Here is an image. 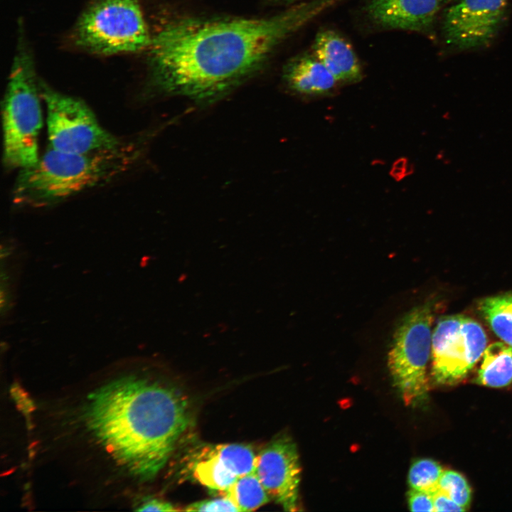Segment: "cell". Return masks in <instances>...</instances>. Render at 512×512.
Here are the masks:
<instances>
[{
    "label": "cell",
    "instance_id": "obj_26",
    "mask_svg": "<svg viewBox=\"0 0 512 512\" xmlns=\"http://www.w3.org/2000/svg\"><path fill=\"white\" fill-rule=\"evenodd\" d=\"M452 1V0H444V1Z\"/></svg>",
    "mask_w": 512,
    "mask_h": 512
},
{
    "label": "cell",
    "instance_id": "obj_21",
    "mask_svg": "<svg viewBox=\"0 0 512 512\" xmlns=\"http://www.w3.org/2000/svg\"><path fill=\"white\" fill-rule=\"evenodd\" d=\"M408 502L412 511H434L432 496L428 492L411 489Z\"/></svg>",
    "mask_w": 512,
    "mask_h": 512
},
{
    "label": "cell",
    "instance_id": "obj_9",
    "mask_svg": "<svg viewBox=\"0 0 512 512\" xmlns=\"http://www.w3.org/2000/svg\"><path fill=\"white\" fill-rule=\"evenodd\" d=\"M509 0H458L445 11L446 43L460 50L489 45L505 18Z\"/></svg>",
    "mask_w": 512,
    "mask_h": 512
},
{
    "label": "cell",
    "instance_id": "obj_1",
    "mask_svg": "<svg viewBox=\"0 0 512 512\" xmlns=\"http://www.w3.org/2000/svg\"><path fill=\"white\" fill-rule=\"evenodd\" d=\"M341 0H311L274 16L166 24L149 47L156 85L166 92L210 101L258 68L282 41Z\"/></svg>",
    "mask_w": 512,
    "mask_h": 512
},
{
    "label": "cell",
    "instance_id": "obj_18",
    "mask_svg": "<svg viewBox=\"0 0 512 512\" xmlns=\"http://www.w3.org/2000/svg\"><path fill=\"white\" fill-rule=\"evenodd\" d=\"M444 470L441 465L430 459L415 462L409 471L408 483L412 489L424 491L430 494L438 489Z\"/></svg>",
    "mask_w": 512,
    "mask_h": 512
},
{
    "label": "cell",
    "instance_id": "obj_22",
    "mask_svg": "<svg viewBox=\"0 0 512 512\" xmlns=\"http://www.w3.org/2000/svg\"><path fill=\"white\" fill-rule=\"evenodd\" d=\"M434 511H464L463 507L455 503L448 495L439 488L431 494Z\"/></svg>",
    "mask_w": 512,
    "mask_h": 512
},
{
    "label": "cell",
    "instance_id": "obj_17",
    "mask_svg": "<svg viewBox=\"0 0 512 512\" xmlns=\"http://www.w3.org/2000/svg\"><path fill=\"white\" fill-rule=\"evenodd\" d=\"M221 494L228 497L239 511L256 510L269 502L271 498L253 471L238 477L234 483Z\"/></svg>",
    "mask_w": 512,
    "mask_h": 512
},
{
    "label": "cell",
    "instance_id": "obj_11",
    "mask_svg": "<svg viewBox=\"0 0 512 512\" xmlns=\"http://www.w3.org/2000/svg\"><path fill=\"white\" fill-rule=\"evenodd\" d=\"M301 471L296 444L289 437L274 438L256 454L253 471L270 497L287 511L299 510Z\"/></svg>",
    "mask_w": 512,
    "mask_h": 512
},
{
    "label": "cell",
    "instance_id": "obj_3",
    "mask_svg": "<svg viewBox=\"0 0 512 512\" xmlns=\"http://www.w3.org/2000/svg\"><path fill=\"white\" fill-rule=\"evenodd\" d=\"M131 143L95 152L75 154L51 149L33 166L20 170L14 201L21 206H48L110 182L131 168L137 157Z\"/></svg>",
    "mask_w": 512,
    "mask_h": 512
},
{
    "label": "cell",
    "instance_id": "obj_14",
    "mask_svg": "<svg viewBox=\"0 0 512 512\" xmlns=\"http://www.w3.org/2000/svg\"><path fill=\"white\" fill-rule=\"evenodd\" d=\"M284 78L292 89L306 95L324 94L338 82L314 55H304L292 60L285 69Z\"/></svg>",
    "mask_w": 512,
    "mask_h": 512
},
{
    "label": "cell",
    "instance_id": "obj_25",
    "mask_svg": "<svg viewBox=\"0 0 512 512\" xmlns=\"http://www.w3.org/2000/svg\"><path fill=\"white\" fill-rule=\"evenodd\" d=\"M277 1L289 3V2H292V1H294V0H277Z\"/></svg>",
    "mask_w": 512,
    "mask_h": 512
},
{
    "label": "cell",
    "instance_id": "obj_6",
    "mask_svg": "<svg viewBox=\"0 0 512 512\" xmlns=\"http://www.w3.org/2000/svg\"><path fill=\"white\" fill-rule=\"evenodd\" d=\"M433 309L431 302L417 306L400 320L388 356L394 386L406 405L426 400L427 365L431 355Z\"/></svg>",
    "mask_w": 512,
    "mask_h": 512
},
{
    "label": "cell",
    "instance_id": "obj_12",
    "mask_svg": "<svg viewBox=\"0 0 512 512\" xmlns=\"http://www.w3.org/2000/svg\"><path fill=\"white\" fill-rule=\"evenodd\" d=\"M444 0H367L366 11L388 28L424 31L430 28Z\"/></svg>",
    "mask_w": 512,
    "mask_h": 512
},
{
    "label": "cell",
    "instance_id": "obj_8",
    "mask_svg": "<svg viewBox=\"0 0 512 512\" xmlns=\"http://www.w3.org/2000/svg\"><path fill=\"white\" fill-rule=\"evenodd\" d=\"M486 343V333L475 320L463 315L442 317L432 336V374L435 382H460L482 356Z\"/></svg>",
    "mask_w": 512,
    "mask_h": 512
},
{
    "label": "cell",
    "instance_id": "obj_20",
    "mask_svg": "<svg viewBox=\"0 0 512 512\" xmlns=\"http://www.w3.org/2000/svg\"><path fill=\"white\" fill-rule=\"evenodd\" d=\"M186 511H239L234 503L227 496L206 499L191 503L183 509Z\"/></svg>",
    "mask_w": 512,
    "mask_h": 512
},
{
    "label": "cell",
    "instance_id": "obj_19",
    "mask_svg": "<svg viewBox=\"0 0 512 512\" xmlns=\"http://www.w3.org/2000/svg\"><path fill=\"white\" fill-rule=\"evenodd\" d=\"M438 488L465 510L471 499V488L465 478L457 471L444 470Z\"/></svg>",
    "mask_w": 512,
    "mask_h": 512
},
{
    "label": "cell",
    "instance_id": "obj_4",
    "mask_svg": "<svg viewBox=\"0 0 512 512\" xmlns=\"http://www.w3.org/2000/svg\"><path fill=\"white\" fill-rule=\"evenodd\" d=\"M41 89L31 53L18 48L11 68L2 107L4 161L20 170L38 159V136L42 127Z\"/></svg>",
    "mask_w": 512,
    "mask_h": 512
},
{
    "label": "cell",
    "instance_id": "obj_5",
    "mask_svg": "<svg viewBox=\"0 0 512 512\" xmlns=\"http://www.w3.org/2000/svg\"><path fill=\"white\" fill-rule=\"evenodd\" d=\"M151 38L137 0H92L73 32L75 46L102 56L145 50Z\"/></svg>",
    "mask_w": 512,
    "mask_h": 512
},
{
    "label": "cell",
    "instance_id": "obj_7",
    "mask_svg": "<svg viewBox=\"0 0 512 512\" xmlns=\"http://www.w3.org/2000/svg\"><path fill=\"white\" fill-rule=\"evenodd\" d=\"M40 89L47 109L50 148L85 154L116 149L125 143L104 129L83 101L44 84H40Z\"/></svg>",
    "mask_w": 512,
    "mask_h": 512
},
{
    "label": "cell",
    "instance_id": "obj_13",
    "mask_svg": "<svg viewBox=\"0 0 512 512\" xmlns=\"http://www.w3.org/2000/svg\"><path fill=\"white\" fill-rule=\"evenodd\" d=\"M312 48L313 55L338 82H354L361 80V68L354 50L336 31L324 30L318 33Z\"/></svg>",
    "mask_w": 512,
    "mask_h": 512
},
{
    "label": "cell",
    "instance_id": "obj_23",
    "mask_svg": "<svg viewBox=\"0 0 512 512\" xmlns=\"http://www.w3.org/2000/svg\"><path fill=\"white\" fill-rule=\"evenodd\" d=\"M137 511H176L177 508L165 501L151 498L144 500L137 508Z\"/></svg>",
    "mask_w": 512,
    "mask_h": 512
},
{
    "label": "cell",
    "instance_id": "obj_15",
    "mask_svg": "<svg viewBox=\"0 0 512 512\" xmlns=\"http://www.w3.org/2000/svg\"><path fill=\"white\" fill-rule=\"evenodd\" d=\"M475 382L493 388L509 385L512 382V346L496 342L486 347Z\"/></svg>",
    "mask_w": 512,
    "mask_h": 512
},
{
    "label": "cell",
    "instance_id": "obj_16",
    "mask_svg": "<svg viewBox=\"0 0 512 512\" xmlns=\"http://www.w3.org/2000/svg\"><path fill=\"white\" fill-rule=\"evenodd\" d=\"M479 309L496 335L512 346V293L486 297Z\"/></svg>",
    "mask_w": 512,
    "mask_h": 512
},
{
    "label": "cell",
    "instance_id": "obj_24",
    "mask_svg": "<svg viewBox=\"0 0 512 512\" xmlns=\"http://www.w3.org/2000/svg\"><path fill=\"white\" fill-rule=\"evenodd\" d=\"M407 171V161L404 159H398L394 164L392 169V175L393 177L399 180L405 176Z\"/></svg>",
    "mask_w": 512,
    "mask_h": 512
},
{
    "label": "cell",
    "instance_id": "obj_10",
    "mask_svg": "<svg viewBox=\"0 0 512 512\" xmlns=\"http://www.w3.org/2000/svg\"><path fill=\"white\" fill-rule=\"evenodd\" d=\"M256 454L241 444H206L188 452L184 470L190 478L206 488L226 491L240 476L254 470Z\"/></svg>",
    "mask_w": 512,
    "mask_h": 512
},
{
    "label": "cell",
    "instance_id": "obj_2",
    "mask_svg": "<svg viewBox=\"0 0 512 512\" xmlns=\"http://www.w3.org/2000/svg\"><path fill=\"white\" fill-rule=\"evenodd\" d=\"M89 430L132 475L153 479L188 429L187 398L177 389L129 376L113 380L87 398Z\"/></svg>",
    "mask_w": 512,
    "mask_h": 512
}]
</instances>
